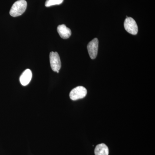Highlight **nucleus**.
I'll return each instance as SVG.
<instances>
[{
  "label": "nucleus",
  "mask_w": 155,
  "mask_h": 155,
  "mask_svg": "<svg viewBox=\"0 0 155 155\" xmlns=\"http://www.w3.org/2000/svg\"><path fill=\"white\" fill-rule=\"evenodd\" d=\"M27 3L25 0H19L14 3L11 7L10 14L13 17L20 16L25 12L27 8Z\"/></svg>",
  "instance_id": "1"
},
{
  "label": "nucleus",
  "mask_w": 155,
  "mask_h": 155,
  "mask_svg": "<svg viewBox=\"0 0 155 155\" xmlns=\"http://www.w3.org/2000/svg\"><path fill=\"white\" fill-rule=\"evenodd\" d=\"M87 94V91L85 87L81 86H78L71 91L69 94V97L72 101H76L84 98Z\"/></svg>",
  "instance_id": "2"
},
{
  "label": "nucleus",
  "mask_w": 155,
  "mask_h": 155,
  "mask_svg": "<svg viewBox=\"0 0 155 155\" xmlns=\"http://www.w3.org/2000/svg\"><path fill=\"white\" fill-rule=\"evenodd\" d=\"M50 61L52 69L54 72L59 73L61 67V63L58 52L52 51L50 53Z\"/></svg>",
  "instance_id": "3"
},
{
  "label": "nucleus",
  "mask_w": 155,
  "mask_h": 155,
  "mask_svg": "<svg viewBox=\"0 0 155 155\" xmlns=\"http://www.w3.org/2000/svg\"><path fill=\"white\" fill-rule=\"evenodd\" d=\"M124 27L128 33L135 35L138 32V26L135 20L130 17H127L124 22Z\"/></svg>",
  "instance_id": "4"
},
{
  "label": "nucleus",
  "mask_w": 155,
  "mask_h": 155,
  "mask_svg": "<svg viewBox=\"0 0 155 155\" xmlns=\"http://www.w3.org/2000/svg\"><path fill=\"white\" fill-rule=\"evenodd\" d=\"M98 40L95 38L90 42L87 45V49L90 57L92 59L96 58L98 50Z\"/></svg>",
  "instance_id": "5"
},
{
  "label": "nucleus",
  "mask_w": 155,
  "mask_h": 155,
  "mask_svg": "<svg viewBox=\"0 0 155 155\" xmlns=\"http://www.w3.org/2000/svg\"><path fill=\"white\" fill-rule=\"evenodd\" d=\"M32 77V72L29 69H27L23 72L19 78L20 83L23 86H26L30 83Z\"/></svg>",
  "instance_id": "6"
},
{
  "label": "nucleus",
  "mask_w": 155,
  "mask_h": 155,
  "mask_svg": "<svg viewBox=\"0 0 155 155\" xmlns=\"http://www.w3.org/2000/svg\"><path fill=\"white\" fill-rule=\"evenodd\" d=\"M57 30L59 35L63 39L69 38L72 34L71 30L64 24L59 25L58 27Z\"/></svg>",
  "instance_id": "7"
},
{
  "label": "nucleus",
  "mask_w": 155,
  "mask_h": 155,
  "mask_svg": "<svg viewBox=\"0 0 155 155\" xmlns=\"http://www.w3.org/2000/svg\"><path fill=\"white\" fill-rule=\"evenodd\" d=\"M94 153L95 155H109V148L104 143L98 144L95 148Z\"/></svg>",
  "instance_id": "8"
},
{
  "label": "nucleus",
  "mask_w": 155,
  "mask_h": 155,
  "mask_svg": "<svg viewBox=\"0 0 155 155\" xmlns=\"http://www.w3.org/2000/svg\"><path fill=\"white\" fill-rule=\"evenodd\" d=\"M64 0H47L45 3V5L46 7L51 6L60 5L62 4Z\"/></svg>",
  "instance_id": "9"
}]
</instances>
